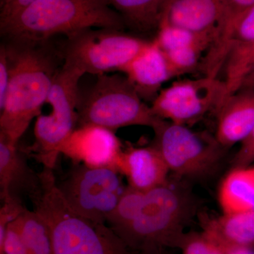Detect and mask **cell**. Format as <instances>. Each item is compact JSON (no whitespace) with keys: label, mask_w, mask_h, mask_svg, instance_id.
Listing matches in <instances>:
<instances>
[{"label":"cell","mask_w":254,"mask_h":254,"mask_svg":"<svg viewBox=\"0 0 254 254\" xmlns=\"http://www.w3.org/2000/svg\"><path fill=\"white\" fill-rule=\"evenodd\" d=\"M4 44L10 78L0 107V133L17 144L32 120L41 115L64 58L49 41L6 40Z\"/></svg>","instance_id":"1"},{"label":"cell","mask_w":254,"mask_h":254,"mask_svg":"<svg viewBox=\"0 0 254 254\" xmlns=\"http://www.w3.org/2000/svg\"><path fill=\"white\" fill-rule=\"evenodd\" d=\"M126 26L104 0H40L0 23V33L6 40L46 41L88 28Z\"/></svg>","instance_id":"2"},{"label":"cell","mask_w":254,"mask_h":254,"mask_svg":"<svg viewBox=\"0 0 254 254\" xmlns=\"http://www.w3.org/2000/svg\"><path fill=\"white\" fill-rule=\"evenodd\" d=\"M193 210L189 193L167 182L145 192L133 221L113 233L130 252L160 254L166 249H180Z\"/></svg>","instance_id":"3"},{"label":"cell","mask_w":254,"mask_h":254,"mask_svg":"<svg viewBox=\"0 0 254 254\" xmlns=\"http://www.w3.org/2000/svg\"><path fill=\"white\" fill-rule=\"evenodd\" d=\"M42 188L33 200L34 210L49 226L53 254H113L116 235L73 212L57 186L51 170L41 174Z\"/></svg>","instance_id":"4"},{"label":"cell","mask_w":254,"mask_h":254,"mask_svg":"<svg viewBox=\"0 0 254 254\" xmlns=\"http://www.w3.org/2000/svg\"><path fill=\"white\" fill-rule=\"evenodd\" d=\"M91 89L80 93L78 126L96 125L115 131L123 127L153 128L158 120L125 75L97 76Z\"/></svg>","instance_id":"5"},{"label":"cell","mask_w":254,"mask_h":254,"mask_svg":"<svg viewBox=\"0 0 254 254\" xmlns=\"http://www.w3.org/2000/svg\"><path fill=\"white\" fill-rule=\"evenodd\" d=\"M84 74L79 68L64 63L46 100L51 110L36 118L34 150L44 169H54L60 146L77 127L78 83Z\"/></svg>","instance_id":"6"},{"label":"cell","mask_w":254,"mask_h":254,"mask_svg":"<svg viewBox=\"0 0 254 254\" xmlns=\"http://www.w3.org/2000/svg\"><path fill=\"white\" fill-rule=\"evenodd\" d=\"M150 43L123 30L88 28L66 36L62 53L64 63L99 76L120 72Z\"/></svg>","instance_id":"7"},{"label":"cell","mask_w":254,"mask_h":254,"mask_svg":"<svg viewBox=\"0 0 254 254\" xmlns=\"http://www.w3.org/2000/svg\"><path fill=\"white\" fill-rule=\"evenodd\" d=\"M120 175L113 168L78 164L57 186L73 212L95 225H104L126 188Z\"/></svg>","instance_id":"8"},{"label":"cell","mask_w":254,"mask_h":254,"mask_svg":"<svg viewBox=\"0 0 254 254\" xmlns=\"http://www.w3.org/2000/svg\"><path fill=\"white\" fill-rule=\"evenodd\" d=\"M153 146L158 150L170 172L179 176L207 175L216 168L224 148L207 135L189 127L158 119L153 128Z\"/></svg>","instance_id":"9"},{"label":"cell","mask_w":254,"mask_h":254,"mask_svg":"<svg viewBox=\"0 0 254 254\" xmlns=\"http://www.w3.org/2000/svg\"><path fill=\"white\" fill-rule=\"evenodd\" d=\"M227 98L225 82L205 76L173 82L159 92L150 108L157 118L188 127L216 113Z\"/></svg>","instance_id":"10"},{"label":"cell","mask_w":254,"mask_h":254,"mask_svg":"<svg viewBox=\"0 0 254 254\" xmlns=\"http://www.w3.org/2000/svg\"><path fill=\"white\" fill-rule=\"evenodd\" d=\"M122 151L115 132L96 125L78 126L59 149L75 165L114 169Z\"/></svg>","instance_id":"11"},{"label":"cell","mask_w":254,"mask_h":254,"mask_svg":"<svg viewBox=\"0 0 254 254\" xmlns=\"http://www.w3.org/2000/svg\"><path fill=\"white\" fill-rule=\"evenodd\" d=\"M41 175H36L20 155L17 144L0 133V189L2 201L20 200L25 193L33 200L41 193Z\"/></svg>","instance_id":"12"},{"label":"cell","mask_w":254,"mask_h":254,"mask_svg":"<svg viewBox=\"0 0 254 254\" xmlns=\"http://www.w3.org/2000/svg\"><path fill=\"white\" fill-rule=\"evenodd\" d=\"M120 72L128 78L142 99L152 101L161 91L163 83L176 76L155 41H150Z\"/></svg>","instance_id":"13"},{"label":"cell","mask_w":254,"mask_h":254,"mask_svg":"<svg viewBox=\"0 0 254 254\" xmlns=\"http://www.w3.org/2000/svg\"><path fill=\"white\" fill-rule=\"evenodd\" d=\"M126 176L128 186L146 192L168 182V165L153 145L123 150L115 167Z\"/></svg>","instance_id":"14"},{"label":"cell","mask_w":254,"mask_h":254,"mask_svg":"<svg viewBox=\"0 0 254 254\" xmlns=\"http://www.w3.org/2000/svg\"><path fill=\"white\" fill-rule=\"evenodd\" d=\"M216 114L217 141L223 148L242 143L254 127V90L244 88L230 95Z\"/></svg>","instance_id":"15"},{"label":"cell","mask_w":254,"mask_h":254,"mask_svg":"<svg viewBox=\"0 0 254 254\" xmlns=\"http://www.w3.org/2000/svg\"><path fill=\"white\" fill-rule=\"evenodd\" d=\"M223 10L224 0H167L160 24L168 23L215 38Z\"/></svg>","instance_id":"16"},{"label":"cell","mask_w":254,"mask_h":254,"mask_svg":"<svg viewBox=\"0 0 254 254\" xmlns=\"http://www.w3.org/2000/svg\"><path fill=\"white\" fill-rule=\"evenodd\" d=\"M203 232L224 248L254 246V211L201 219Z\"/></svg>","instance_id":"17"},{"label":"cell","mask_w":254,"mask_h":254,"mask_svg":"<svg viewBox=\"0 0 254 254\" xmlns=\"http://www.w3.org/2000/svg\"><path fill=\"white\" fill-rule=\"evenodd\" d=\"M254 4V0H224L221 22L203 60V71L207 76H218L226 60L237 21Z\"/></svg>","instance_id":"18"},{"label":"cell","mask_w":254,"mask_h":254,"mask_svg":"<svg viewBox=\"0 0 254 254\" xmlns=\"http://www.w3.org/2000/svg\"><path fill=\"white\" fill-rule=\"evenodd\" d=\"M218 198L223 213L254 211V166L234 168L220 184Z\"/></svg>","instance_id":"19"},{"label":"cell","mask_w":254,"mask_h":254,"mask_svg":"<svg viewBox=\"0 0 254 254\" xmlns=\"http://www.w3.org/2000/svg\"><path fill=\"white\" fill-rule=\"evenodd\" d=\"M126 25L148 31L158 28L167 0H104Z\"/></svg>","instance_id":"20"},{"label":"cell","mask_w":254,"mask_h":254,"mask_svg":"<svg viewBox=\"0 0 254 254\" xmlns=\"http://www.w3.org/2000/svg\"><path fill=\"white\" fill-rule=\"evenodd\" d=\"M25 245L31 254H53L51 233L46 220L36 210L25 208L16 218Z\"/></svg>","instance_id":"21"},{"label":"cell","mask_w":254,"mask_h":254,"mask_svg":"<svg viewBox=\"0 0 254 254\" xmlns=\"http://www.w3.org/2000/svg\"><path fill=\"white\" fill-rule=\"evenodd\" d=\"M214 36L197 33L185 28L168 23H160L154 41L164 53L192 46H205L210 48Z\"/></svg>","instance_id":"22"},{"label":"cell","mask_w":254,"mask_h":254,"mask_svg":"<svg viewBox=\"0 0 254 254\" xmlns=\"http://www.w3.org/2000/svg\"><path fill=\"white\" fill-rule=\"evenodd\" d=\"M145 193L129 186L125 188L118 205L107 220L112 231L118 232L133 221L143 203Z\"/></svg>","instance_id":"23"},{"label":"cell","mask_w":254,"mask_h":254,"mask_svg":"<svg viewBox=\"0 0 254 254\" xmlns=\"http://www.w3.org/2000/svg\"><path fill=\"white\" fill-rule=\"evenodd\" d=\"M208 50V47L205 46H192L163 53L177 76L193 69L202 54Z\"/></svg>","instance_id":"24"},{"label":"cell","mask_w":254,"mask_h":254,"mask_svg":"<svg viewBox=\"0 0 254 254\" xmlns=\"http://www.w3.org/2000/svg\"><path fill=\"white\" fill-rule=\"evenodd\" d=\"M180 249L182 254H226L223 247L203 232L187 234Z\"/></svg>","instance_id":"25"},{"label":"cell","mask_w":254,"mask_h":254,"mask_svg":"<svg viewBox=\"0 0 254 254\" xmlns=\"http://www.w3.org/2000/svg\"><path fill=\"white\" fill-rule=\"evenodd\" d=\"M0 254H31L23 242L16 219L7 225Z\"/></svg>","instance_id":"26"},{"label":"cell","mask_w":254,"mask_h":254,"mask_svg":"<svg viewBox=\"0 0 254 254\" xmlns=\"http://www.w3.org/2000/svg\"><path fill=\"white\" fill-rule=\"evenodd\" d=\"M233 42L254 43V4L242 15L237 21L232 36V43Z\"/></svg>","instance_id":"27"},{"label":"cell","mask_w":254,"mask_h":254,"mask_svg":"<svg viewBox=\"0 0 254 254\" xmlns=\"http://www.w3.org/2000/svg\"><path fill=\"white\" fill-rule=\"evenodd\" d=\"M254 163V127L249 136L241 143L234 158V168L250 166Z\"/></svg>","instance_id":"28"},{"label":"cell","mask_w":254,"mask_h":254,"mask_svg":"<svg viewBox=\"0 0 254 254\" xmlns=\"http://www.w3.org/2000/svg\"><path fill=\"white\" fill-rule=\"evenodd\" d=\"M10 78V64L4 43L0 46V107L4 104Z\"/></svg>","instance_id":"29"},{"label":"cell","mask_w":254,"mask_h":254,"mask_svg":"<svg viewBox=\"0 0 254 254\" xmlns=\"http://www.w3.org/2000/svg\"><path fill=\"white\" fill-rule=\"evenodd\" d=\"M40 0H0V23Z\"/></svg>","instance_id":"30"},{"label":"cell","mask_w":254,"mask_h":254,"mask_svg":"<svg viewBox=\"0 0 254 254\" xmlns=\"http://www.w3.org/2000/svg\"><path fill=\"white\" fill-rule=\"evenodd\" d=\"M244 88L254 90V44L251 57L250 68L242 84V89Z\"/></svg>","instance_id":"31"},{"label":"cell","mask_w":254,"mask_h":254,"mask_svg":"<svg viewBox=\"0 0 254 254\" xmlns=\"http://www.w3.org/2000/svg\"><path fill=\"white\" fill-rule=\"evenodd\" d=\"M226 254H254L253 247H237L225 249Z\"/></svg>","instance_id":"32"},{"label":"cell","mask_w":254,"mask_h":254,"mask_svg":"<svg viewBox=\"0 0 254 254\" xmlns=\"http://www.w3.org/2000/svg\"><path fill=\"white\" fill-rule=\"evenodd\" d=\"M114 245L113 254H133L117 237Z\"/></svg>","instance_id":"33"}]
</instances>
